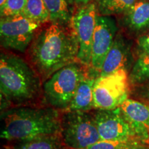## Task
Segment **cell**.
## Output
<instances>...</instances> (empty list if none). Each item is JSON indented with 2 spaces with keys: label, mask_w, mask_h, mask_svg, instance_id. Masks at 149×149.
Wrapping results in <instances>:
<instances>
[{
  "label": "cell",
  "mask_w": 149,
  "mask_h": 149,
  "mask_svg": "<svg viewBox=\"0 0 149 149\" xmlns=\"http://www.w3.org/2000/svg\"><path fill=\"white\" fill-rule=\"evenodd\" d=\"M140 141H116L100 140L84 149H124ZM143 144V143H142Z\"/></svg>",
  "instance_id": "21"
},
{
  "label": "cell",
  "mask_w": 149,
  "mask_h": 149,
  "mask_svg": "<svg viewBox=\"0 0 149 149\" xmlns=\"http://www.w3.org/2000/svg\"><path fill=\"white\" fill-rule=\"evenodd\" d=\"M138 86L139 89L137 91L138 95L149 104V81Z\"/></svg>",
  "instance_id": "23"
},
{
  "label": "cell",
  "mask_w": 149,
  "mask_h": 149,
  "mask_svg": "<svg viewBox=\"0 0 149 149\" xmlns=\"http://www.w3.org/2000/svg\"><path fill=\"white\" fill-rule=\"evenodd\" d=\"M66 149H71V148H66Z\"/></svg>",
  "instance_id": "28"
},
{
  "label": "cell",
  "mask_w": 149,
  "mask_h": 149,
  "mask_svg": "<svg viewBox=\"0 0 149 149\" xmlns=\"http://www.w3.org/2000/svg\"><path fill=\"white\" fill-rule=\"evenodd\" d=\"M78 53L79 43L71 26L52 23L35 37L28 57L44 82L57 70L77 61Z\"/></svg>",
  "instance_id": "1"
},
{
  "label": "cell",
  "mask_w": 149,
  "mask_h": 149,
  "mask_svg": "<svg viewBox=\"0 0 149 149\" xmlns=\"http://www.w3.org/2000/svg\"><path fill=\"white\" fill-rule=\"evenodd\" d=\"M6 1H7V0H0V7L2 6L4 4Z\"/></svg>",
  "instance_id": "26"
},
{
  "label": "cell",
  "mask_w": 149,
  "mask_h": 149,
  "mask_svg": "<svg viewBox=\"0 0 149 149\" xmlns=\"http://www.w3.org/2000/svg\"><path fill=\"white\" fill-rule=\"evenodd\" d=\"M61 113L48 106L6 109L1 113V138L14 143L60 134Z\"/></svg>",
  "instance_id": "3"
},
{
  "label": "cell",
  "mask_w": 149,
  "mask_h": 149,
  "mask_svg": "<svg viewBox=\"0 0 149 149\" xmlns=\"http://www.w3.org/2000/svg\"><path fill=\"white\" fill-rule=\"evenodd\" d=\"M26 3L27 0H7L4 4L0 7L1 18L21 15Z\"/></svg>",
  "instance_id": "20"
},
{
  "label": "cell",
  "mask_w": 149,
  "mask_h": 149,
  "mask_svg": "<svg viewBox=\"0 0 149 149\" xmlns=\"http://www.w3.org/2000/svg\"><path fill=\"white\" fill-rule=\"evenodd\" d=\"M42 80L22 57L1 53L0 57L1 111L13 107H36L43 96Z\"/></svg>",
  "instance_id": "2"
},
{
  "label": "cell",
  "mask_w": 149,
  "mask_h": 149,
  "mask_svg": "<svg viewBox=\"0 0 149 149\" xmlns=\"http://www.w3.org/2000/svg\"><path fill=\"white\" fill-rule=\"evenodd\" d=\"M91 112L101 140L140 141L124 117L120 107L111 110L94 109Z\"/></svg>",
  "instance_id": "9"
},
{
  "label": "cell",
  "mask_w": 149,
  "mask_h": 149,
  "mask_svg": "<svg viewBox=\"0 0 149 149\" xmlns=\"http://www.w3.org/2000/svg\"><path fill=\"white\" fill-rule=\"evenodd\" d=\"M60 134L37 137L31 140L11 143L6 149H66Z\"/></svg>",
  "instance_id": "15"
},
{
  "label": "cell",
  "mask_w": 149,
  "mask_h": 149,
  "mask_svg": "<svg viewBox=\"0 0 149 149\" xmlns=\"http://www.w3.org/2000/svg\"><path fill=\"white\" fill-rule=\"evenodd\" d=\"M123 115L143 144H149V104L127 99L120 106Z\"/></svg>",
  "instance_id": "11"
},
{
  "label": "cell",
  "mask_w": 149,
  "mask_h": 149,
  "mask_svg": "<svg viewBox=\"0 0 149 149\" xmlns=\"http://www.w3.org/2000/svg\"><path fill=\"white\" fill-rule=\"evenodd\" d=\"M39 24L50 21V16L44 0H27L26 5L21 14Z\"/></svg>",
  "instance_id": "18"
},
{
  "label": "cell",
  "mask_w": 149,
  "mask_h": 149,
  "mask_svg": "<svg viewBox=\"0 0 149 149\" xmlns=\"http://www.w3.org/2000/svg\"><path fill=\"white\" fill-rule=\"evenodd\" d=\"M60 135L67 148L84 149L101 140L91 112L62 111Z\"/></svg>",
  "instance_id": "5"
},
{
  "label": "cell",
  "mask_w": 149,
  "mask_h": 149,
  "mask_svg": "<svg viewBox=\"0 0 149 149\" xmlns=\"http://www.w3.org/2000/svg\"><path fill=\"white\" fill-rule=\"evenodd\" d=\"M143 1H149V0H143Z\"/></svg>",
  "instance_id": "27"
},
{
  "label": "cell",
  "mask_w": 149,
  "mask_h": 149,
  "mask_svg": "<svg viewBox=\"0 0 149 149\" xmlns=\"http://www.w3.org/2000/svg\"><path fill=\"white\" fill-rule=\"evenodd\" d=\"M40 24L19 15L1 17L0 37L1 46L6 49L25 53L35 37Z\"/></svg>",
  "instance_id": "7"
},
{
  "label": "cell",
  "mask_w": 149,
  "mask_h": 149,
  "mask_svg": "<svg viewBox=\"0 0 149 149\" xmlns=\"http://www.w3.org/2000/svg\"><path fill=\"white\" fill-rule=\"evenodd\" d=\"M116 22L111 16L98 15L92 44L91 66L87 74L93 78L100 76L106 57L117 34Z\"/></svg>",
  "instance_id": "10"
},
{
  "label": "cell",
  "mask_w": 149,
  "mask_h": 149,
  "mask_svg": "<svg viewBox=\"0 0 149 149\" xmlns=\"http://www.w3.org/2000/svg\"><path fill=\"white\" fill-rule=\"evenodd\" d=\"M124 149H149V146L146 144H142V143H137V144L132 145V146Z\"/></svg>",
  "instance_id": "25"
},
{
  "label": "cell",
  "mask_w": 149,
  "mask_h": 149,
  "mask_svg": "<svg viewBox=\"0 0 149 149\" xmlns=\"http://www.w3.org/2000/svg\"><path fill=\"white\" fill-rule=\"evenodd\" d=\"M95 78L86 74L79 83L68 110L91 112L95 109L93 102V86Z\"/></svg>",
  "instance_id": "14"
},
{
  "label": "cell",
  "mask_w": 149,
  "mask_h": 149,
  "mask_svg": "<svg viewBox=\"0 0 149 149\" xmlns=\"http://www.w3.org/2000/svg\"><path fill=\"white\" fill-rule=\"evenodd\" d=\"M128 77L130 84L135 86L141 85L149 81V55L137 57Z\"/></svg>",
  "instance_id": "19"
},
{
  "label": "cell",
  "mask_w": 149,
  "mask_h": 149,
  "mask_svg": "<svg viewBox=\"0 0 149 149\" xmlns=\"http://www.w3.org/2000/svg\"><path fill=\"white\" fill-rule=\"evenodd\" d=\"M44 1L52 23L64 26L70 25L73 14L70 8V0H44Z\"/></svg>",
  "instance_id": "16"
},
{
  "label": "cell",
  "mask_w": 149,
  "mask_h": 149,
  "mask_svg": "<svg viewBox=\"0 0 149 149\" xmlns=\"http://www.w3.org/2000/svg\"><path fill=\"white\" fill-rule=\"evenodd\" d=\"M91 1L93 0H70V2L72 3V4H74L77 6L81 7L83 6L87 5L88 3L91 2Z\"/></svg>",
  "instance_id": "24"
},
{
  "label": "cell",
  "mask_w": 149,
  "mask_h": 149,
  "mask_svg": "<svg viewBox=\"0 0 149 149\" xmlns=\"http://www.w3.org/2000/svg\"><path fill=\"white\" fill-rule=\"evenodd\" d=\"M87 68L78 61L55 72L43 84V97L46 106L59 111L68 110L79 83L86 75Z\"/></svg>",
  "instance_id": "4"
},
{
  "label": "cell",
  "mask_w": 149,
  "mask_h": 149,
  "mask_svg": "<svg viewBox=\"0 0 149 149\" xmlns=\"http://www.w3.org/2000/svg\"><path fill=\"white\" fill-rule=\"evenodd\" d=\"M137 53L138 57L149 55V31L139 36L137 40Z\"/></svg>",
  "instance_id": "22"
},
{
  "label": "cell",
  "mask_w": 149,
  "mask_h": 149,
  "mask_svg": "<svg viewBox=\"0 0 149 149\" xmlns=\"http://www.w3.org/2000/svg\"><path fill=\"white\" fill-rule=\"evenodd\" d=\"M98 12L94 2L79 7L72 15L70 26L79 43L77 61L86 67L91 66L92 44Z\"/></svg>",
  "instance_id": "8"
},
{
  "label": "cell",
  "mask_w": 149,
  "mask_h": 149,
  "mask_svg": "<svg viewBox=\"0 0 149 149\" xmlns=\"http://www.w3.org/2000/svg\"><path fill=\"white\" fill-rule=\"evenodd\" d=\"M129 77L128 71L120 70L109 75L98 77L93 86L95 109H114L128 99Z\"/></svg>",
  "instance_id": "6"
},
{
  "label": "cell",
  "mask_w": 149,
  "mask_h": 149,
  "mask_svg": "<svg viewBox=\"0 0 149 149\" xmlns=\"http://www.w3.org/2000/svg\"><path fill=\"white\" fill-rule=\"evenodd\" d=\"M138 0H94L99 15L111 16L123 14Z\"/></svg>",
  "instance_id": "17"
},
{
  "label": "cell",
  "mask_w": 149,
  "mask_h": 149,
  "mask_svg": "<svg viewBox=\"0 0 149 149\" xmlns=\"http://www.w3.org/2000/svg\"><path fill=\"white\" fill-rule=\"evenodd\" d=\"M131 46L129 40L122 33H117L104 62L100 77L109 75L120 70L128 71L131 59Z\"/></svg>",
  "instance_id": "12"
},
{
  "label": "cell",
  "mask_w": 149,
  "mask_h": 149,
  "mask_svg": "<svg viewBox=\"0 0 149 149\" xmlns=\"http://www.w3.org/2000/svg\"><path fill=\"white\" fill-rule=\"evenodd\" d=\"M122 23L129 31L144 34L149 31V1H138L123 13Z\"/></svg>",
  "instance_id": "13"
}]
</instances>
